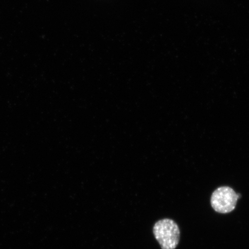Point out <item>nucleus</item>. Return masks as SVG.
<instances>
[{
  "label": "nucleus",
  "instance_id": "1",
  "mask_svg": "<svg viewBox=\"0 0 249 249\" xmlns=\"http://www.w3.org/2000/svg\"><path fill=\"white\" fill-rule=\"evenodd\" d=\"M153 232L161 249H175L180 238V230L173 220L164 219L155 223Z\"/></svg>",
  "mask_w": 249,
  "mask_h": 249
},
{
  "label": "nucleus",
  "instance_id": "2",
  "mask_svg": "<svg viewBox=\"0 0 249 249\" xmlns=\"http://www.w3.org/2000/svg\"><path fill=\"white\" fill-rule=\"evenodd\" d=\"M239 195L228 186L218 188L212 195L211 203L217 213H227L234 210Z\"/></svg>",
  "mask_w": 249,
  "mask_h": 249
}]
</instances>
